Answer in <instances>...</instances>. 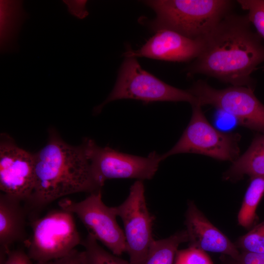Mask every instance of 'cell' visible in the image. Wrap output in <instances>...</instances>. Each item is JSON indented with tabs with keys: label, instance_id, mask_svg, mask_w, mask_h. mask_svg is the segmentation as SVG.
I'll use <instances>...</instances> for the list:
<instances>
[{
	"label": "cell",
	"instance_id": "26",
	"mask_svg": "<svg viewBox=\"0 0 264 264\" xmlns=\"http://www.w3.org/2000/svg\"><path fill=\"white\" fill-rule=\"evenodd\" d=\"M37 264H83L80 252L76 249L67 255L50 261L39 263Z\"/></svg>",
	"mask_w": 264,
	"mask_h": 264
},
{
	"label": "cell",
	"instance_id": "8",
	"mask_svg": "<svg viewBox=\"0 0 264 264\" xmlns=\"http://www.w3.org/2000/svg\"><path fill=\"white\" fill-rule=\"evenodd\" d=\"M189 89L201 106H214L234 117L241 126L264 133V105L253 89L232 86L218 89L198 80Z\"/></svg>",
	"mask_w": 264,
	"mask_h": 264
},
{
	"label": "cell",
	"instance_id": "13",
	"mask_svg": "<svg viewBox=\"0 0 264 264\" xmlns=\"http://www.w3.org/2000/svg\"><path fill=\"white\" fill-rule=\"evenodd\" d=\"M185 224L189 247L225 254L232 259H236L240 254L235 244L213 225L193 202L188 204Z\"/></svg>",
	"mask_w": 264,
	"mask_h": 264
},
{
	"label": "cell",
	"instance_id": "19",
	"mask_svg": "<svg viewBox=\"0 0 264 264\" xmlns=\"http://www.w3.org/2000/svg\"><path fill=\"white\" fill-rule=\"evenodd\" d=\"M81 244L84 248V251L80 252L83 264H130L105 250L89 233Z\"/></svg>",
	"mask_w": 264,
	"mask_h": 264
},
{
	"label": "cell",
	"instance_id": "2",
	"mask_svg": "<svg viewBox=\"0 0 264 264\" xmlns=\"http://www.w3.org/2000/svg\"><path fill=\"white\" fill-rule=\"evenodd\" d=\"M33 155L34 186L24 202L32 215L64 196L101 189L92 175L83 143L71 145L50 129L46 144Z\"/></svg>",
	"mask_w": 264,
	"mask_h": 264
},
{
	"label": "cell",
	"instance_id": "18",
	"mask_svg": "<svg viewBox=\"0 0 264 264\" xmlns=\"http://www.w3.org/2000/svg\"><path fill=\"white\" fill-rule=\"evenodd\" d=\"M264 195V176L251 178L238 214V222L241 226L249 229L256 220V211Z\"/></svg>",
	"mask_w": 264,
	"mask_h": 264
},
{
	"label": "cell",
	"instance_id": "7",
	"mask_svg": "<svg viewBox=\"0 0 264 264\" xmlns=\"http://www.w3.org/2000/svg\"><path fill=\"white\" fill-rule=\"evenodd\" d=\"M83 144L93 177L101 188L110 179H151L162 161L161 155L155 151L143 157L121 153L109 147H100L91 139H85Z\"/></svg>",
	"mask_w": 264,
	"mask_h": 264
},
{
	"label": "cell",
	"instance_id": "11",
	"mask_svg": "<svg viewBox=\"0 0 264 264\" xmlns=\"http://www.w3.org/2000/svg\"><path fill=\"white\" fill-rule=\"evenodd\" d=\"M35 182L33 154L19 147L8 135L0 142V189L2 193L25 202Z\"/></svg>",
	"mask_w": 264,
	"mask_h": 264
},
{
	"label": "cell",
	"instance_id": "12",
	"mask_svg": "<svg viewBox=\"0 0 264 264\" xmlns=\"http://www.w3.org/2000/svg\"><path fill=\"white\" fill-rule=\"evenodd\" d=\"M204 40H193L174 31H156L140 48L130 49L126 58L144 57L169 61L183 62L195 59L200 53Z\"/></svg>",
	"mask_w": 264,
	"mask_h": 264
},
{
	"label": "cell",
	"instance_id": "5",
	"mask_svg": "<svg viewBox=\"0 0 264 264\" xmlns=\"http://www.w3.org/2000/svg\"><path fill=\"white\" fill-rule=\"evenodd\" d=\"M123 99L156 101L187 102L198 104L189 89L183 90L165 83L143 69L135 58H126L111 92L100 105L94 109L99 113L109 103Z\"/></svg>",
	"mask_w": 264,
	"mask_h": 264
},
{
	"label": "cell",
	"instance_id": "15",
	"mask_svg": "<svg viewBox=\"0 0 264 264\" xmlns=\"http://www.w3.org/2000/svg\"><path fill=\"white\" fill-rule=\"evenodd\" d=\"M21 0H0V50L13 51L21 26L28 14Z\"/></svg>",
	"mask_w": 264,
	"mask_h": 264
},
{
	"label": "cell",
	"instance_id": "6",
	"mask_svg": "<svg viewBox=\"0 0 264 264\" xmlns=\"http://www.w3.org/2000/svg\"><path fill=\"white\" fill-rule=\"evenodd\" d=\"M192 107V114L187 127L176 144L161 155L162 161L174 154L193 153L220 160L235 161L240 156L241 135L217 130L206 118L201 105Z\"/></svg>",
	"mask_w": 264,
	"mask_h": 264
},
{
	"label": "cell",
	"instance_id": "10",
	"mask_svg": "<svg viewBox=\"0 0 264 264\" xmlns=\"http://www.w3.org/2000/svg\"><path fill=\"white\" fill-rule=\"evenodd\" d=\"M114 207L124 224L130 264H143L154 240L153 218L147 206L142 180L136 181L131 186L126 199Z\"/></svg>",
	"mask_w": 264,
	"mask_h": 264
},
{
	"label": "cell",
	"instance_id": "16",
	"mask_svg": "<svg viewBox=\"0 0 264 264\" xmlns=\"http://www.w3.org/2000/svg\"><path fill=\"white\" fill-rule=\"evenodd\" d=\"M244 175L250 178L264 176V133L258 134L247 150L225 173L226 179L236 180Z\"/></svg>",
	"mask_w": 264,
	"mask_h": 264
},
{
	"label": "cell",
	"instance_id": "23",
	"mask_svg": "<svg viewBox=\"0 0 264 264\" xmlns=\"http://www.w3.org/2000/svg\"><path fill=\"white\" fill-rule=\"evenodd\" d=\"M27 254L21 250H9L0 247V264H32Z\"/></svg>",
	"mask_w": 264,
	"mask_h": 264
},
{
	"label": "cell",
	"instance_id": "20",
	"mask_svg": "<svg viewBox=\"0 0 264 264\" xmlns=\"http://www.w3.org/2000/svg\"><path fill=\"white\" fill-rule=\"evenodd\" d=\"M235 245L242 251L264 253V220L240 238Z\"/></svg>",
	"mask_w": 264,
	"mask_h": 264
},
{
	"label": "cell",
	"instance_id": "22",
	"mask_svg": "<svg viewBox=\"0 0 264 264\" xmlns=\"http://www.w3.org/2000/svg\"><path fill=\"white\" fill-rule=\"evenodd\" d=\"M174 264H213L205 252L195 247L177 250Z\"/></svg>",
	"mask_w": 264,
	"mask_h": 264
},
{
	"label": "cell",
	"instance_id": "4",
	"mask_svg": "<svg viewBox=\"0 0 264 264\" xmlns=\"http://www.w3.org/2000/svg\"><path fill=\"white\" fill-rule=\"evenodd\" d=\"M73 214L60 208L41 218L32 217L30 236L24 243L27 254L37 263L65 256L81 244Z\"/></svg>",
	"mask_w": 264,
	"mask_h": 264
},
{
	"label": "cell",
	"instance_id": "14",
	"mask_svg": "<svg viewBox=\"0 0 264 264\" xmlns=\"http://www.w3.org/2000/svg\"><path fill=\"white\" fill-rule=\"evenodd\" d=\"M19 198L4 193L0 195V247L6 251L16 242L26 238L27 212Z\"/></svg>",
	"mask_w": 264,
	"mask_h": 264
},
{
	"label": "cell",
	"instance_id": "25",
	"mask_svg": "<svg viewBox=\"0 0 264 264\" xmlns=\"http://www.w3.org/2000/svg\"><path fill=\"white\" fill-rule=\"evenodd\" d=\"M230 264H264V253L242 251Z\"/></svg>",
	"mask_w": 264,
	"mask_h": 264
},
{
	"label": "cell",
	"instance_id": "1",
	"mask_svg": "<svg viewBox=\"0 0 264 264\" xmlns=\"http://www.w3.org/2000/svg\"><path fill=\"white\" fill-rule=\"evenodd\" d=\"M250 25L246 15L228 14L204 39L188 74L205 75L233 86L253 89L251 74L264 62V45Z\"/></svg>",
	"mask_w": 264,
	"mask_h": 264
},
{
	"label": "cell",
	"instance_id": "17",
	"mask_svg": "<svg viewBox=\"0 0 264 264\" xmlns=\"http://www.w3.org/2000/svg\"><path fill=\"white\" fill-rule=\"evenodd\" d=\"M188 242L186 230L177 232L165 239L154 240L143 264H174L179 245Z\"/></svg>",
	"mask_w": 264,
	"mask_h": 264
},
{
	"label": "cell",
	"instance_id": "9",
	"mask_svg": "<svg viewBox=\"0 0 264 264\" xmlns=\"http://www.w3.org/2000/svg\"><path fill=\"white\" fill-rule=\"evenodd\" d=\"M58 205L60 208L76 215L88 233L113 254L119 256L127 251L125 234L116 221L114 207L107 206L103 202L101 189L90 193L79 202L60 199Z\"/></svg>",
	"mask_w": 264,
	"mask_h": 264
},
{
	"label": "cell",
	"instance_id": "21",
	"mask_svg": "<svg viewBox=\"0 0 264 264\" xmlns=\"http://www.w3.org/2000/svg\"><path fill=\"white\" fill-rule=\"evenodd\" d=\"M237 2L247 11L249 21L255 27L257 34L264 39V0H238Z\"/></svg>",
	"mask_w": 264,
	"mask_h": 264
},
{
	"label": "cell",
	"instance_id": "3",
	"mask_svg": "<svg viewBox=\"0 0 264 264\" xmlns=\"http://www.w3.org/2000/svg\"><path fill=\"white\" fill-rule=\"evenodd\" d=\"M155 12L149 25L154 31L166 29L193 40H204L230 13L228 0H155L145 1Z\"/></svg>",
	"mask_w": 264,
	"mask_h": 264
},
{
	"label": "cell",
	"instance_id": "24",
	"mask_svg": "<svg viewBox=\"0 0 264 264\" xmlns=\"http://www.w3.org/2000/svg\"><path fill=\"white\" fill-rule=\"evenodd\" d=\"M63 2L67 5L68 12L79 19H83L88 15L86 8L87 0H65Z\"/></svg>",
	"mask_w": 264,
	"mask_h": 264
}]
</instances>
